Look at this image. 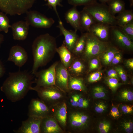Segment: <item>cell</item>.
Instances as JSON below:
<instances>
[{"instance_id":"16","label":"cell","mask_w":133,"mask_h":133,"mask_svg":"<svg viewBox=\"0 0 133 133\" xmlns=\"http://www.w3.org/2000/svg\"><path fill=\"white\" fill-rule=\"evenodd\" d=\"M57 27L59 29L61 34L64 36L63 44L72 52L79 37L77 34V31L67 30L64 27L61 21H59Z\"/></svg>"},{"instance_id":"30","label":"cell","mask_w":133,"mask_h":133,"mask_svg":"<svg viewBox=\"0 0 133 133\" xmlns=\"http://www.w3.org/2000/svg\"><path fill=\"white\" fill-rule=\"evenodd\" d=\"M9 20L6 15L2 12H0V32L3 31L7 33L9 29L11 28Z\"/></svg>"},{"instance_id":"6","label":"cell","mask_w":133,"mask_h":133,"mask_svg":"<svg viewBox=\"0 0 133 133\" xmlns=\"http://www.w3.org/2000/svg\"><path fill=\"white\" fill-rule=\"evenodd\" d=\"M36 0H0V10L10 16L26 13L34 4Z\"/></svg>"},{"instance_id":"36","label":"cell","mask_w":133,"mask_h":133,"mask_svg":"<svg viewBox=\"0 0 133 133\" xmlns=\"http://www.w3.org/2000/svg\"><path fill=\"white\" fill-rule=\"evenodd\" d=\"M92 92L94 97L97 98H101L104 97L105 93L104 88L101 86H97L93 89Z\"/></svg>"},{"instance_id":"24","label":"cell","mask_w":133,"mask_h":133,"mask_svg":"<svg viewBox=\"0 0 133 133\" xmlns=\"http://www.w3.org/2000/svg\"><path fill=\"white\" fill-rule=\"evenodd\" d=\"M82 93L79 91L72 90L68 91L66 93L65 101L67 109L78 108L79 100Z\"/></svg>"},{"instance_id":"38","label":"cell","mask_w":133,"mask_h":133,"mask_svg":"<svg viewBox=\"0 0 133 133\" xmlns=\"http://www.w3.org/2000/svg\"><path fill=\"white\" fill-rule=\"evenodd\" d=\"M106 81L108 86L113 91L116 90L119 85L118 80L116 78L107 77L106 79Z\"/></svg>"},{"instance_id":"49","label":"cell","mask_w":133,"mask_h":133,"mask_svg":"<svg viewBox=\"0 0 133 133\" xmlns=\"http://www.w3.org/2000/svg\"><path fill=\"white\" fill-rule=\"evenodd\" d=\"M110 127L100 129V131L101 133H106L109 131Z\"/></svg>"},{"instance_id":"41","label":"cell","mask_w":133,"mask_h":133,"mask_svg":"<svg viewBox=\"0 0 133 133\" xmlns=\"http://www.w3.org/2000/svg\"><path fill=\"white\" fill-rule=\"evenodd\" d=\"M122 58V54L119 51L115 55L110 64L115 65L119 64L121 61Z\"/></svg>"},{"instance_id":"40","label":"cell","mask_w":133,"mask_h":133,"mask_svg":"<svg viewBox=\"0 0 133 133\" xmlns=\"http://www.w3.org/2000/svg\"><path fill=\"white\" fill-rule=\"evenodd\" d=\"M117 71L119 77L124 82L126 81L127 76L126 73L123 68L119 66H115L114 68Z\"/></svg>"},{"instance_id":"27","label":"cell","mask_w":133,"mask_h":133,"mask_svg":"<svg viewBox=\"0 0 133 133\" xmlns=\"http://www.w3.org/2000/svg\"><path fill=\"white\" fill-rule=\"evenodd\" d=\"M87 32L82 33L79 38L72 52L75 57H82L84 52L86 43Z\"/></svg>"},{"instance_id":"13","label":"cell","mask_w":133,"mask_h":133,"mask_svg":"<svg viewBox=\"0 0 133 133\" xmlns=\"http://www.w3.org/2000/svg\"><path fill=\"white\" fill-rule=\"evenodd\" d=\"M42 118L35 116H29L22 121L21 126L14 131L16 133H40V125Z\"/></svg>"},{"instance_id":"44","label":"cell","mask_w":133,"mask_h":133,"mask_svg":"<svg viewBox=\"0 0 133 133\" xmlns=\"http://www.w3.org/2000/svg\"><path fill=\"white\" fill-rule=\"evenodd\" d=\"M133 108L132 106L125 105L121 107L122 111L125 113H131L133 112Z\"/></svg>"},{"instance_id":"8","label":"cell","mask_w":133,"mask_h":133,"mask_svg":"<svg viewBox=\"0 0 133 133\" xmlns=\"http://www.w3.org/2000/svg\"><path fill=\"white\" fill-rule=\"evenodd\" d=\"M58 62H55L47 69L36 72L34 74L35 78L34 83L36 84L35 86L43 87L53 86H56L55 83V68Z\"/></svg>"},{"instance_id":"46","label":"cell","mask_w":133,"mask_h":133,"mask_svg":"<svg viewBox=\"0 0 133 133\" xmlns=\"http://www.w3.org/2000/svg\"><path fill=\"white\" fill-rule=\"evenodd\" d=\"M126 66L131 69H133V59L130 58L126 60L125 62Z\"/></svg>"},{"instance_id":"4","label":"cell","mask_w":133,"mask_h":133,"mask_svg":"<svg viewBox=\"0 0 133 133\" xmlns=\"http://www.w3.org/2000/svg\"><path fill=\"white\" fill-rule=\"evenodd\" d=\"M88 115L78 108L67 109L66 133H75L81 132L87 126Z\"/></svg>"},{"instance_id":"15","label":"cell","mask_w":133,"mask_h":133,"mask_svg":"<svg viewBox=\"0 0 133 133\" xmlns=\"http://www.w3.org/2000/svg\"><path fill=\"white\" fill-rule=\"evenodd\" d=\"M55 84L58 88L65 93L68 91V73L67 69L60 61H59L55 68Z\"/></svg>"},{"instance_id":"19","label":"cell","mask_w":133,"mask_h":133,"mask_svg":"<svg viewBox=\"0 0 133 133\" xmlns=\"http://www.w3.org/2000/svg\"><path fill=\"white\" fill-rule=\"evenodd\" d=\"M112 26L103 24L96 23L90 27L89 32L100 40L107 42Z\"/></svg>"},{"instance_id":"3","label":"cell","mask_w":133,"mask_h":133,"mask_svg":"<svg viewBox=\"0 0 133 133\" xmlns=\"http://www.w3.org/2000/svg\"><path fill=\"white\" fill-rule=\"evenodd\" d=\"M83 9L89 13L97 23L117 26L115 16L110 12L108 6L106 4L97 2L91 5L84 6Z\"/></svg>"},{"instance_id":"43","label":"cell","mask_w":133,"mask_h":133,"mask_svg":"<svg viewBox=\"0 0 133 133\" xmlns=\"http://www.w3.org/2000/svg\"><path fill=\"white\" fill-rule=\"evenodd\" d=\"M107 75L109 77L116 78L118 80L119 78L117 73L115 69H111L108 71Z\"/></svg>"},{"instance_id":"33","label":"cell","mask_w":133,"mask_h":133,"mask_svg":"<svg viewBox=\"0 0 133 133\" xmlns=\"http://www.w3.org/2000/svg\"><path fill=\"white\" fill-rule=\"evenodd\" d=\"M69 4L73 6L84 5L86 6L96 2V0H67Z\"/></svg>"},{"instance_id":"35","label":"cell","mask_w":133,"mask_h":133,"mask_svg":"<svg viewBox=\"0 0 133 133\" xmlns=\"http://www.w3.org/2000/svg\"><path fill=\"white\" fill-rule=\"evenodd\" d=\"M102 76V74L101 71L94 72L88 75L85 81L88 83H92L100 80Z\"/></svg>"},{"instance_id":"17","label":"cell","mask_w":133,"mask_h":133,"mask_svg":"<svg viewBox=\"0 0 133 133\" xmlns=\"http://www.w3.org/2000/svg\"><path fill=\"white\" fill-rule=\"evenodd\" d=\"M87 61L81 57H75L71 64L67 69L68 73L71 76L83 77L87 74L88 64Z\"/></svg>"},{"instance_id":"51","label":"cell","mask_w":133,"mask_h":133,"mask_svg":"<svg viewBox=\"0 0 133 133\" xmlns=\"http://www.w3.org/2000/svg\"><path fill=\"white\" fill-rule=\"evenodd\" d=\"M124 127L126 131L128 133H131L133 130L124 124Z\"/></svg>"},{"instance_id":"29","label":"cell","mask_w":133,"mask_h":133,"mask_svg":"<svg viewBox=\"0 0 133 133\" xmlns=\"http://www.w3.org/2000/svg\"><path fill=\"white\" fill-rule=\"evenodd\" d=\"M107 3L109 11L111 14L115 16L125 10V3L122 0H111Z\"/></svg>"},{"instance_id":"18","label":"cell","mask_w":133,"mask_h":133,"mask_svg":"<svg viewBox=\"0 0 133 133\" xmlns=\"http://www.w3.org/2000/svg\"><path fill=\"white\" fill-rule=\"evenodd\" d=\"M40 133H66L60 127L55 119L51 115L42 118Z\"/></svg>"},{"instance_id":"11","label":"cell","mask_w":133,"mask_h":133,"mask_svg":"<svg viewBox=\"0 0 133 133\" xmlns=\"http://www.w3.org/2000/svg\"><path fill=\"white\" fill-rule=\"evenodd\" d=\"M50 115L66 133L67 107L65 101L49 107Z\"/></svg>"},{"instance_id":"25","label":"cell","mask_w":133,"mask_h":133,"mask_svg":"<svg viewBox=\"0 0 133 133\" xmlns=\"http://www.w3.org/2000/svg\"><path fill=\"white\" fill-rule=\"evenodd\" d=\"M80 13V24L82 31L89 32L90 26L97 22L91 15L85 10L83 9Z\"/></svg>"},{"instance_id":"2","label":"cell","mask_w":133,"mask_h":133,"mask_svg":"<svg viewBox=\"0 0 133 133\" xmlns=\"http://www.w3.org/2000/svg\"><path fill=\"white\" fill-rule=\"evenodd\" d=\"M32 48L33 62L31 73L34 75L53 58L57 48L56 39L48 33L40 35L33 41Z\"/></svg>"},{"instance_id":"32","label":"cell","mask_w":133,"mask_h":133,"mask_svg":"<svg viewBox=\"0 0 133 133\" xmlns=\"http://www.w3.org/2000/svg\"><path fill=\"white\" fill-rule=\"evenodd\" d=\"M47 2L46 5L48 6L49 8L52 9L55 12L59 19V21H61L57 12V7L59 6L62 7V5L61 3L63 0H44Z\"/></svg>"},{"instance_id":"23","label":"cell","mask_w":133,"mask_h":133,"mask_svg":"<svg viewBox=\"0 0 133 133\" xmlns=\"http://www.w3.org/2000/svg\"><path fill=\"white\" fill-rule=\"evenodd\" d=\"M56 52L60 56V61L67 69L71 64L75 57L63 43L60 47L57 48Z\"/></svg>"},{"instance_id":"7","label":"cell","mask_w":133,"mask_h":133,"mask_svg":"<svg viewBox=\"0 0 133 133\" xmlns=\"http://www.w3.org/2000/svg\"><path fill=\"white\" fill-rule=\"evenodd\" d=\"M110 44L109 42L102 41L87 32L85 47L81 57L87 61L91 58L100 56Z\"/></svg>"},{"instance_id":"9","label":"cell","mask_w":133,"mask_h":133,"mask_svg":"<svg viewBox=\"0 0 133 133\" xmlns=\"http://www.w3.org/2000/svg\"><path fill=\"white\" fill-rule=\"evenodd\" d=\"M26 13L25 21L29 25L35 27L49 28L55 23L52 18H48L37 11H28Z\"/></svg>"},{"instance_id":"39","label":"cell","mask_w":133,"mask_h":133,"mask_svg":"<svg viewBox=\"0 0 133 133\" xmlns=\"http://www.w3.org/2000/svg\"><path fill=\"white\" fill-rule=\"evenodd\" d=\"M120 97L123 100L127 101H132L133 100V92L127 89L123 90L121 92Z\"/></svg>"},{"instance_id":"20","label":"cell","mask_w":133,"mask_h":133,"mask_svg":"<svg viewBox=\"0 0 133 133\" xmlns=\"http://www.w3.org/2000/svg\"><path fill=\"white\" fill-rule=\"evenodd\" d=\"M29 26L25 21L20 20L12 24L11 28L13 39L19 41L25 40L29 33Z\"/></svg>"},{"instance_id":"54","label":"cell","mask_w":133,"mask_h":133,"mask_svg":"<svg viewBox=\"0 0 133 133\" xmlns=\"http://www.w3.org/2000/svg\"><path fill=\"white\" fill-rule=\"evenodd\" d=\"M128 0L129 1L130 6H133V0Z\"/></svg>"},{"instance_id":"14","label":"cell","mask_w":133,"mask_h":133,"mask_svg":"<svg viewBox=\"0 0 133 133\" xmlns=\"http://www.w3.org/2000/svg\"><path fill=\"white\" fill-rule=\"evenodd\" d=\"M28 58L27 53L24 49L16 45L11 48L7 61L12 62L16 66L21 67L26 63Z\"/></svg>"},{"instance_id":"42","label":"cell","mask_w":133,"mask_h":133,"mask_svg":"<svg viewBox=\"0 0 133 133\" xmlns=\"http://www.w3.org/2000/svg\"><path fill=\"white\" fill-rule=\"evenodd\" d=\"M106 108V106L102 102H100L97 104L95 108V111L99 113H102Z\"/></svg>"},{"instance_id":"53","label":"cell","mask_w":133,"mask_h":133,"mask_svg":"<svg viewBox=\"0 0 133 133\" xmlns=\"http://www.w3.org/2000/svg\"><path fill=\"white\" fill-rule=\"evenodd\" d=\"M111 0H99V1L101 3L106 4L108 3Z\"/></svg>"},{"instance_id":"22","label":"cell","mask_w":133,"mask_h":133,"mask_svg":"<svg viewBox=\"0 0 133 133\" xmlns=\"http://www.w3.org/2000/svg\"><path fill=\"white\" fill-rule=\"evenodd\" d=\"M67 86L68 91L75 90L84 93L87 92V88L83 77L73 76L68 73Z\"/></svg>"},{"instance_id":"47","label":"cell","mask_w":133,"mask_h":133,"mask_svg":"<svg viewBox=\"0 0 133 133\" xmlns=\"http://www.w3.org/2000/svg\"><path fill=\"white\" fill-rule=\"evenodd\" d=\"M5 73V68L2 62L0 60V78L3 76Z\"/></svg>"},{"instance_id":"52","label":"cell","mask_w":133,"mask_h":133,"mask_svg":"<svg viewBox=\"0 0 133 133\" xmlns=\"http://www.w3.org/2000/svg\"><path fill=\"white\" fill-rule=\"evenodd\" d=\"M4 40V36L3 35L1 34L0 33V48L1 45Z\"/></svg>"},{"instance_id":"5","label":"cell","mask_w":133,"mask_h":133,"mask_svg":"<svg viewBox=\"0 0 133 133\" xmlns=\"http://www.w3.org/2000/svg\"><path fill=\"white\" fill-rule=\"evenodd\" d=\"M41 100L49 107L65 101L66 93L55 86L47 87H32Z\"/></svg>"},{"instance_id":"26","label":"cell","mask_w":133,"mask_h":133,"mask_svg":"<svg viewBox=\"0 0 133 133\" xmlns=\"http://www.w3.org/2000/svg\"><path fill=\"white\" fill-rule=\"evenodd\" d=\"M119 51L116 47L110 44L107 49L100 56L101 61L105 65L110 64L115 55Z\"/></svg>"},{"instance_id":"34","label":"cell","mask_w":133,"mask_h":133,"mask_svg":"<svg viewBox=\"0 0 133 133\" xmlns=\"http://www.w3.org/2000/svg\"><path fill=\"white\" fill-rule=\"evenodd\" d=\"M87 62V74L94 70L98 69L100 66V61L99 59L97 57H94L91 58Z\"/></svg>"},{"instance_id":"48","label":"cell","mask_w":133,"mask_h":133,"mask_svg":"<svg viewBox=\"0 0 133 133\" xmlns=\"http://www.w3.org/2000/svg\"><path fill=\"white\" fill-rule=\"evenodd\" d=\"M108 127H110V125L106 122L100 123L99 126V129Z\"/></svg>"},{"instance_id":"21","label":"cell","mask_w":133,"mask_h":133,"mask_svg":"<svg viewBox=\"0 0 133 133\" xmlns=\"http://www.w3.org/2000/svg\"><path fill=\"white\" fill-rule=\"evenodd\" d=\"M65 17L67 22L74 28L75 31H83L80 24V12L76 6H73L69 9L65 13Z\"/></svg>"},{"instance_id":"10","label":"cell","mask_w":133,"mask_h":133,"mask_svg":"<svg viewBox=\"0 0 133 133\" xmlns=\"http://www.w3.org/2000/svg\"><path fill=\"white\" fill-rule=\"evenodd\" d=\"M28 116L43 118L51 115L49 107L40 99H32L28 107Z\"/></svg>"},{"instance_id":"45","label":"cell","mask_w":133,"mask_h":133,"mask_svg":"<svg viewBox=\"0 0 133 133\" xmlns=\"http://www.w3.org/2000/svg\"><path fill=\"white\" fill-rule=\"evenodd\" d=\"M110 114L111 116L114 117L118 116L119 115L118 109L116 107H113L111 109Z\"/></svg>"},{"instance_id":"12","label":"cell","mask_w":133,"mask_h":133,"mask_svg":"<svg viewBox=\"0 0 133 133\" xmlns=\"http://www.w3.org/2000/svg\"><path fill=\"white\" fill-rule=\"evenodd\" d=\"M110 34L115 43L119 47L128 50H133V41L122 31L119 26H112Z\"/></svg>"},{"instance_id":"31","label":"cell","mask_w":133,"mask_h":133,"mask_svg":"<svg viewBox=\"0 0 133 133\" xmlns=\"http://www.w3.org/2000/svg\"><path fill=\"white\" fill-rule=\"evenodd\" d=\"M119 27L122 31L127 35L131 41H133V20L123 26Z\"/></svg>"},{"instance_id":"1","label":"cell","mask_w":133,"mask_h":133,"mask_svg":"<svg viewBox=\"0 0 133 133\" xmlns=\"http://www.w3.org/2000/svg\"><path fill=\"white\" fill-rule=\"evenodd\" d=\"M33 74L27 70L10 72L0 88L7 98L16 102L23 99L34 83Z\"/></svg>"},{"instance_id":"28","label":"cell","mask_w":133,"mask_h":133,"mask_svg":"<svg viewBox=\"0 0 133 133\" xmlns=\"http://www.w3.org/2000/svg\"><path fill=\"white\" fill-rule=\"evenodd\" d=\"M117 25L122 27L133 20V12L132 10L125 9L115 17Z\"/></svg>"},{"instance_id":"37","label":"cell","mask_w":133,"mask_h":133,"mask_svg":"<svg viewBox=\"0 0 133 133\" xmlns=\"http://www.w3.org/2000/svg\"><path fill=\"white\" fill-rule=\"evenodd\" d=\"M82 93L79 100L78 108L80 109H85L88 107L89 106V101L88 99L84 97Z\"/></svg>"},{"instance_id":"50","label":"cell","mask_w":133,"mask_h":133,"mask_svg":"<svg viewBox=\"0 0 133 133\" xmlns=\"http://www.w3.org/2000/svg\"><path fill=\"white\" fill-rule=\"evenodd\" d=\"M124 124L127 126L131 129L133 130V123L132 122H126L124 123Z\"/></svg>"}]
</instances>
